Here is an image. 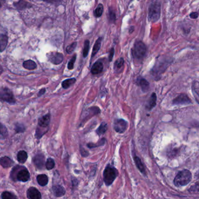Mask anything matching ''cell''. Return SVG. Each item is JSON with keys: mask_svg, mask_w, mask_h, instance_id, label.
<instances>
[{"mask_svg": "<svg viewBox=\"0 0 199 199\" xmlns=\"http://www.w3.org/2000/svg\"><path fill=\"white\" fill-rule=\"evenodd\" d=\"M192 173L190 171L184 170L178 172L174 179V184L177 186H186L192 180Z\"/></svg>", "mask_w": 199, "mask_h": 199, "instance_id": "cell-1", "label": "cell"}, {"mask_svg": "<svg viewBox=\"0 0 199 199\" xmlns=\"http://www.w3.org/2000/svg\"><path fill=\"white\" fill-rule=\"evenodd\" d=\"M161 14V4L158 1L153 2L148 9V21L150 22H156L159 20Z\"/></svg>", "mask_w": 199, "mask_h": 199, "instance_id": "cell-2", "label": "cell"}, {"mask_svg": "<svg viewBox=\"0 0 199 199\" xmlns=\"http://www.w3.org/2000/svg\"><path fill=\"white\" fill-rule=\"evenodd\" d=\"M146 51L147 48L145 44L141 41H136L132 50L133 57L134 59L141 60L145 56Z\"/></svg>", "mask_w": 199, "mask_h": 199, "instance_id": "cell-3", "label": "cell"}, {"mask_svg": "<svg viewBox=\"0 0 199 199\" xmlns=\"http://www.w3.org/2000/svg\"><path fill=\"white\" fill-rule=\"evenodd\" d=\"M117 175L116 169L110 165H108L104 171V181L107 186H110L115 181Z\"/></svg>", "mask_w": 199, "mask_h": 199, "instance_id": "cell-4", "label": "cell"}, {"mask_svg": "<svg viewBox=\"0 0 199 199\" xmlns=\"http://www.w3.org/2000/svg\"><path fill=\"white\" fill-rule=\"evenodd\" d=\"M0 100H2L8 103H15V97L12 92L7 88H2L0 90Z\"/></svg>", "mask_w": 199, "mask_h": 199, "instance_id": "cell-5", "label": "cell"}, {"mask_svg": "<svg viewBox=\"0 0 199 199\" xmlns=\"http://www.w3.org/2000/svg\"><path fill=\"white\" fill-rule=\"evenodd\" d=\"M47 58L48 61L54 65H59L64 61L63 54L57 52H52L48 54Z\"/></svg>", "mask_w": 199, "mask_h": 199, "instance_id": "cell-6", "label": "cell"}, {"mask_svg": "<svg viewBox=\"0 0 199 199\" xmlns=\"http://www.w3.org/2000/svg\"><path fill=\"white\" fill-rule=\"evenodd\" d=\"M128 128V122L123 119H116L114 124V130L119 133L125 132Z\"/></svg>", "mask_w": 199, "mask_h": 199, "instance_id": "cell-7", "label": "cell"}, {"mask_svg": "<svg viewBox=\"0 0 199 199\" xmlns=\"http://www.w3.org/2000/svg\"><path fill=\"white\" fill-rule=\"evenodd\" d=\"M100 112V109L97 107H92L89 108L87 110L85 111L81 115V120L83 121H86L88 119L91 118L94 115H97Z\"/></svg>", "mask_w": 199, "mask_h": 199, "instance_id": "cell-8", "label": "cell"}, {"mask_svg": "<svg viewBox=\"0 0 199 199\" xmlns=\"http://www.w3.org/2000/svg\"><path fill=\"white\" fill-rule=\"evenodd\" d=\"M174 104H189L191 103V100L189 98V97L185 94H181L179 96L175 98L172 101Z\"/></svg>", "mask_w": 199, "mask_h": 199, "instance_id": "cell-9", "label": "cell"}, {"mask_svg": "<svg viewBox=\"0 0 199 199\" xmlns=\"http://www.w3.org/2000/svg\"><path fill=\"white\" fill-rule=\"evenodd\" d=\"M17 179L22 182H27L30 179V174L29 171L26 168H22L19 170L17 174Z\"/></svg>", "mask_w": 199, "mask_h": 199, "instance_id": "cell-10", "label": "cell"}, {"mask_svg": "<svg viewBox=\"0 0 199 199\" xmlns=\"http://www.w3.org/2000/svg\"><path fill=\"white\" fill-rule=\"evenodd\" d=\"M33 162L36 167L38 169H42L45 164V158L44 155L42 154H37L33 159Z\"/></svg>", "mask_w": 199, "mask_h": 199, "instance_id": "cell-11", "label": "cell"}, {"mask_svg": "<svg viewBox=\"0 0 199 199\" xmlns=\"http://www.w3.org/2000/svg\"><path fill=\"white\" fill-rule=\"evenodd\" d=\"M28 196L30 199H40L41 195L40 192L34 187H31L27 191Z\"/></svg>", "mask_w": 199, "mask_h": 199, "instance_id": "cell-12", "label": "cell"}, {"mask_svg": "<svg viewBox=\"0 0 199 199\" xmlns=\"http://www.w3.org/2000/svg\"><path fill=\"white\" fill-rule=\"evenodd\" d=\"M104 65L100 61H97L91 67V73L93 75H98L103 71Z\"/></svg>", "mask_w": 199, "mask_h": 199, "instance_id": "cell-13", "label": "cell"}, {"mask_svg": "<svg viewBox=\"0 0 199 199\" xmlns=\"http://www.w3.org/2000/svg\"><path fill=\"white\" fill-rule=\"evenodd\" d=\"M50 122V114H48L39 118L38 121V126L41 128H47Z\"/></svg>", "mask_w": 199, "mask_h": 199, "instance_id": "cell-14", "label": "cell"}, {"mask_svg": "<svg viewBox=\"0 0 199 199\" xmlns=\"http://www.w3.org/2000/svg\"><path fill=\"white\" fill-rule=\"evenodd\" d=\"M53 193L56 197H62L65 195L66 191L64 187L60 185H55L52 187Z\"/></svg>", "mask_w": 199, "mask_h": 199, "instance_id": "cell-15", "label": "cell"}, {"mask_svg": "<svg viewBox=\"0 0 199 199\" xmlns=\"http://www.w3.org/2000/svg\"><path fill=\"white\" fill-rule=\"evenodd\" d=\"M0 164L3 168H7L13 165L14 161L9 157L5 156L0 158Z\"/></svg>", "mask_w": 199, "mask_h": 199, "instance_id": "cell-16", "label": "cell"}, {"mask_svg": "<svg viewBox=\"0 0 199 199\" xmlns=\"http://www.w3.org/2000/svg\"><path fill=\"white\" fill-rule=\"evenodd\" d=\"M192 93L193 94L194 97L196 101L199 104V81H193L192 85Z\"/></svg>", "mask_w": 199, "mask_h": 199, "instance_id": "cell-17", "label": "cell"}, {"mask_svg": "<svg viewBox=\"0 0 199 199\" xmlns=\"http://www.w3.org/2000/svg\"><path fill=\"white\" fill-rule=\"evenodd\" d=\"M8 41L7 36L0 34V52H3L6 48Z\"/></svg>", "mask_w": 199, "mask_h": 199, "instance_id": "cell-18", "label": "cell"}, {"mask_svg": "<svg viewBox=\"0 0 199 199\" xmlns=\"http://www.w3.org/2000/svg\"><path fill=\"white\" fill-rule=\"evenodd\" d=\"M23 66L29 71H32V70H35V69H36L37 68V64H36V62L32 60H27L24 61V62L23 63Z\"/></svg>", "mask_w": 199, "mask_h": 199, "instance_id": "cell-19", "label": "cell"}, {"mask_svg": "<svg viewBox=\"0 0 199 199\" xmlns=\"http://www.w3.org/2000/svg\"><path fill=\"white\" fill-rule=\"evenodd\" d=\"M101 42H102V38L100 37L96 40V43L94 45V47L93 48L92 53H91V58H93L97 53L98 52L100 49L101 45Z\"/></svg>", "mask_w": 199, "mask_h": 199, "instance_id": "cell-20", "label": "cell"}, {"mask_svg": "<svg viewBox=\"0 0 199 199\" xmlns=\"http://www.w3.org/2000/svg\"><path fill=\"white\" fill-rule=\"evenodd\" d=\"M157 104V95L155 93H153L148 102V108L150 110L153 108Z\"/></svg>", "mask_w": 199, "mask_h": 199, "instance_id": "cell-21", "label": "cell"}, {"mask_svg": "<svg viewBox=\"0 0 199 199\" xmlns=\"http://www.w3.org/2000/svg\"><path fill=\"white\" fill-rule=\"evenodd\" d=\"M37 181L38 184L41 186H44L47 184L48 182V178L46 175L41 174L39 175L37 177Z\"/></svg>", "mask_w": 199, "mask_h": 199, "instance_id": "cell-22", "label": "cell"}, {"mask_svg": "<svg viewBox=\"0 0 199 199\" xmlns=\"http://www.w3.org/2000/svg\"><path fill=\"white\" fill-rule=\"evenodd\" d=\"M18 161L20 163H25L28 159V154L25 151L21 150L18 152L17 155Z\"/></svg>", "mask_w": 199, "mask_h": 199, "instance_id": "cell-23", "label": "cell"}, {"mask_svg": "<svg viewBox=\"0 0 199 199\" xmlns=\"http://www.w3.org/2000/svg\"><path fill=\"white\" fill-rule=\"evenodd\" d=\"M134 162L136 164V165L137 167V168L139 169V170L140 171V172L141 173H143L144 174L145 173V168H144V167L143 164V163L141 162V160L140 158L136 156L134 157Z\"/></svg>", "mask_w": 199, "mask_h": 199, "instance_id": "cell-24", "label": "cell"}, {"mask_svg": "<svg viewBox=\"0 0 199 199\" xmlns=\"http://www.w3.org/2000/svg\"><path fill=\"white\" fill-rule=\"evenodd\" d=\"M139 85H140L141 88L142 89V90L144 92L148 91L149 87H150V85H149V83L147 80H146L144 78H141L140 80L139 81Z\"/></svg>", "mask_w": 199, "mask_h": 199, "instance_id": "cell-25", "label": "cell"}, {"mask_svg": "<svg viewBox=\"0 0 199 199\" xmlns=\"http://www.w3.org/2000/svg\"><path fill=\"white\" fill-rule=\"evenodd\" d=\"M8 135L7 129L5 126L0 122V139H4Z\"/></svg>", "mask_w": 199, "mask_h": 199, "instance_id": "cell-26", "label": "cell"}, {"mask_svg": "<svg viewBox=\"0 0 199 199\" xmlns=\"http://www.w3.org/2000/svg\"><path fill=\"white\" fill-rule=\"evenodd\" d=\"M107 131V125L105 122H102L101 125L98 128V129L96 130V133L98 135L101 136L103 135L106 131Z\"/></svg>", "mask_w": 199, "mask_h": 199, "instance_id": "cell-27", "label": "cell"}, {"mask_svg": "<svg viewBox=\"0 0 199 199\" xmlns=\"http://www.w3.org/2000/svg\"><path fill=\"white\" fill-rule=\"evenodd\" d=\"M76 81V79L75 78H71V79H68L65 81H62V86L64 89L69 88L70 86H71Z\"/></svg>", "mask_w": 199, "mask_h": 199, "instance_id": "cell-28", "label": "cell"}, {"mask_svg": "<svg viewBox=\"0 0 199 199\" xmlns=\"http://www.w3.org/2000/svg\"><path fill=\"white\" fill-rule=\"evenodd\" d=\"M14 5L18 9H25L26 8L29 7V4L27 2L23 1V0H21L18 2L15 3ZM29 6H30V5H29Z\"/></svg>", "mask_w": 199, "mask_h": 199, "instance_id": "cell-29", "label": "cell"}, {"mask_svg": "<svg viewBox=\"0 0 199 199\" xmlns=\"http://www.w3.org/2000/svg\"><path fill=\"white\" fill-rule=\"evenodd\" d=\"M124 59L123 58H120L116 60L114 64V69L115 70H119L124 65Z\"/></svg>", "mask_w": 199, "mask_h": 199, "instance_id": "cell-30", "label": "cell"}, {"mask_svg": "<svg viewBox=\"0 0 199 199\" xmlns=\"http://www.w3.org/2000/svg\"><path fill=\"white\" fill-rule=\"evenodd\" d=\"M105 139H102L100 141H98V142L96 144L91 143H88L87 144V146H88V148H97V147H99V146H103L104 144H105Z\"/></svg>", "mask_w": 199, "mask_h": 199, "instance_id": "cell-31", "label": "cell"}, {"mask_svg": "<svg viewBox=\"0 0 199 199\" xmlns=\"http://www.w3.org/2000/svg\"><path fill=\"white\" fill-rule=\"evenodd\" d=\"M45 167L48 170H51L53 169L55 167V162L53 159L51 158H49L47 160V161L45 162Z\"/></svg>", "mask_w": 199, "mask_h": 199, "instance_id": "cell-32", "label": "cell"}, {"mask_svg": "<svg viewBox=\"0 0 199 199\" xmlns=\"http://www.w3.org/2000/svg\"><path fill=\"white\" fill-rule=\"evenodd\" d=\"M2 199H17L16 196L9 192H4L1 195Z\"/></svg>", "mask_w": 199, "mask_h": 199, "instance_id": "cell-33", "label": "cell"}, {"mask_svg": "<svg viewBox=\"0 0 199 199\" xmlns=\"http://www.w3.org/2000/svg\"><path fill=\"white\" fill-rule=\"evenodd\" d=\"M89 48H90V42L88 40H86L85 42L83 52V55L84 58H86L88 56L89 51Z\"/></svg>", "mask_w": 199, "mask_h": 199, "instance_id": "cell-34", "label": "cell"}, {"mask_svg": "<svg viewBox=\"0 0 199 199\" xmlns=\"http://www.w3.org/2000/svg\"><path fill=\"white\" fill-rule=\"evenodd\" d=\"M103 5L102 4H99L95 11V15L96 17H100L103 12Z\"/></svg>", "mask_w": 199, "mask_h": 199, "instance_id": "cell-35", "label": "cell"}, {"mask_svg": "<svg viewBox=\"0 0 199 199\" xmlns=\"http://www.w3.org/2000/svg\"><path fill=\"white\" fill-rule=\"evenodd\" d=\"M26 130L25 126L21 124H16L15 125V131L16 133H23Z\"/></svg>", "mask_w": 199, "mask_h": 199, "instance_id": "cell-36", "label": "cell"}, {"mask_svg": "<svg viewBox=\"0 0 199 199\" xmlns=\"http://www.w3.org/2000/svg\"><path fill=\"white\" fill-rule=\"evenodd\" d=\"M76 45H77V43L75 42V43H73L72 44L68 45L66 48V51L68 54H71L74 51V50H75L76 47Z\"/></svg>", "mask_w": 199, "mask_h": 199, "instance_id": "cell-37", "label": "cell"}, {"mask_svg": "<svg viewBox=\"0 0 199 199\" xmlns=\"http://www.w3.org/2000/svg\"><path fill=\"white\" fill-rule=\"evenodd\" d=\"M76 55L75 54L73 56V57L71 58V59L68 62V69L72 70V69H74V64H75V62L76 61Z\"/></svg>", "mask_w": 199, "mask_h": 199, "instance_id": "cell-38", "label": "cell"}, {"mask_svg": "<svg viewBox=\"0 0 199 199\" xmlns=\"http://www.w3.org/2000/svg\"><path fill=\"white\" fill-rule=\"evenodd\" d=\"M44 2H46L47 3H50L52 4H58L61 3L63 0H43Z\"/></svg>", "mask_w": 199, "mask_h": 199, "instance_id": "cell-39", "label": "cell"}, {"mask_svg": "<svg viewBox=\"0 0 199 199\" xmlns=\"http://www.w3.org/2000/svg\"><path fill=\"white\" fill-rule=\"evenodd\" d=\"M81 154L83 157H88V151L82 147H81Z\"/></svg>", "mask_w": 199, "mask_h": 199, "instance_id": "cell-40", "label": "cell"}, {"mask_svg": "<svg viewBox=\"0 0 199 199\" xmlns=\"http://www.w3.org/2000/svg\"><path fill=\"white\" fill-rule=\"evenodd\" d=\"M114 48H112L111 49L110 53H109V57H108V59H109V61L110 62L112 61V58L114 57Z\"/></svg>", "mask_w": 199, "mask_h": 199, "instance_id": "cell-41", "label": "cell"}, {"mask_svg": "<svg viewBox=\"0 0 199 199\" xmlns=\"http://www.w3.org/2000/svg\"><path fill=\"white\" fill-rule=\"evenodd\" d=\"M190 192H196V191H199V184H196L192 186V187L190 189Z\"/></svg>", "mask_w": 199, "mask_h": 199, "instance_id": "cell-42", "label": "cell"}, {"mask_svg": "<svg viewBox=\"0 0 199 199\" xmlns=\"http://www.w3.org/2000/svg\"><path fill=\"white\" fill-rule=\"evenodd\" d=\"M199 16V14L197 12H192L190 14V17L192 19H196Z\"/></svg>", "mask_w": 199, "mask_h": 199, "instance_id": "cell-43", "label": "cell"}, {"mask_svg": "<svg viewBox=\"0 0 199 199\" xmlns=\"http://www.w3.org/2000/svg\"><path fill=\"white\" fill-rule=\"evenodd\" d=\"M110 19H111L112 21H115V14L113 12L110 11Z\"/></svg>", "mask_w": 199, "mask_h": 199, "instance_id": "cell-44", "label": "cell"}, {"mask_svg": "<svg viewBox=\"0 0 199 199\" xmlns=\"http://www.w3.org/2000/svg\"><path fill=\"white\" fill-rule=\"evenodd\" d=\"M45 93V88H42V89H41V90L39 91V92L38 93V96H42V95H44Z\"/></svg>", "mask_w": 199, "mask_h": 199, "instance_id": "cell-45", "label": "cell"}, {"mask_svg": "<svg viewBox=\"0 0 199 199\" xmlns=\"http://www.w3.org/2000/svg\"><path fill=\"white\" fill-rule=\"evenodd\" d=\"M2 72H3V69H2V66H1V65H0V75L2 73Z\"/></svg>", "mask_w": 199, "mask_h": 199, "instance_id": "cell-46", "label": "cell"}, {"mask_svg": "<svg viewBox=\"0 0 199 199\" xmlns=\"http://www.w3.org/2000/svg\"></svg>", "mask_w": 199, "mask_h": 199, "instance_id": "cell-47", "label": "cell"}, {"mask_svg": "<svg viewBox=\"0 0 199 199\" xmlns=\"http://www.w3.org/2000/svg\"></svg>", "mask_w": 199, "mask_h": 199, "instance_id": "cell-48", "label": "cell"}]
</instances>
